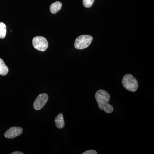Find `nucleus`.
<instances>
[{"instance_id": "obj_1", "label": "nucleus", "mask_w": 154, "mask_h": 154, "mask_svg": "<svg viewBox=\"0 0 154 154\" xmlns=\"http://www.w3.org/2000/svg\"><path fill=\"white\" fill-rule=\"evenodd\" d=\"M95 98L98 106L101 110H104L107 113L113 112V107L108 103L110 100V95L107 91L103 90H99L95 94Z\"/></svg>"}, {"instance_id": "obj_2", "label": "nucleus", "mask_w": 154, "mask_h": 154, "mask_svg": "<svg viewBox=\"0 0 154 154\" xmlns=\"http://www.w3.org/2000/svg\"><path fill=\"white\" fill-rule=\"evenodd\" d=\"M123 87L128 91L134 92L138 88V83L137 80L132 75H125L122 80Z\"/></svg>"}, {"instance_id": "obj_3", "label": "nucleus", "mask_w": 154, "mask_h": 154, "mask_svg": "<svg viewBox=\"0 0 154 154\" xmlns=\"http://www.w3.org/2000/svg\"><path fill=\"white\" fill-rule=\"evenodd\" d=\"M93 39V37L90 35H81L76 39L74 43L75 47L78 49L87 48L91 44Z\"/></svg>"}, {"instance_id": "obj_4", "label": "nucleus", "mask_w": 154, "mask_h": 154, "mask_svg": "<svg viewBox=\"0 0 154 154\" xmlns=\"http://www.w3.org/2000/svg\"><path fill=\"white\" fill-rule=\"evenodd\" d=\"M32 44L35 49L41 51H46L48 46V42L47 39L41 36L34 37L32 40Z\"/></svg>"}, {"instance_id": "obj_5", "label": "nucleus", "mask_w": 154, "mask_h": 154, "mask_svg": "<svg viewBox=\"0 0 154 154\" xmlns=\"http://www.w3.org/2000/svg\"><path fill=\"white\" fill-rule=\"evenodd\" d=\"M48 99V95L46 94H42L38 95L33 103V107L36 110L41 109L46 103Z\"/></svg>"}, {"instance_id": "obj_6", "label": "nucleus", "mask_w": 154, "mask_h": 154, "mask_svg": "<svg viewBox=\"0 0 154 154\" xmlns=\"http://www.w3.org/2000/svg\"><path fill=\"white\" fill-rule=\"evenodd\" d=\"M23 132V129L19 127H13L9 128L5 133V137L8 139H13L20 135Z\"/></svg>"}, {"instance_id": "obj_7", "label": "nucleus", "mask_w": 154, "mask_h": 154, "mask_svg": "<svg viewBox=\"0 0 154 154\" xmlns=\"http://www.w3.org/2000/svg\"><path fill=\"white\" fill-rule=\"evenodd\" d=\"M55 124L57 127L60 129L63 128L65 125L63 116L62 113H60L56 117L55 119Z\"/></svg>"}, {"instance_id": "obj_8", "label": "nucleus", "mask_w": 154, "mask_h": 154, "mask_svg": "<svg viewBox=\"0 0 154 154\" xmlns=\"http://www.w3.org/2000/svg\"><path fill=\"white\" fill-rule=\"evenodd\" d=\"M62 4L59 2L53 3L50 7L51 12L53 14H55L61 9Z\"/></svg>"}, {"instance_id": "obj_9", "label": "nucleus", "mask_w": 154, "mask_h": 154, "mask_svg": "<svg viewBox=\"0 0 154 154\" xmlns=\"http://www.w3.org/2000/svg\"><path fill=\"white\" fill-rule=\"evenodd\" d=\"M8 72V68L6 65L3 60L0 58V75H6Z\"/></svg>"}, {"instance_id": "obj_10", "label": "nucleus", "mask_w": 154, "mask_h": 154, "mask_svg": "<svg viewBox=\"0 0 154 154\" xmlns=\"http://www.w3.org/2000/svg\"><path fill=\"white\" fill-rule=\"evenodd\" d=\"M7 33V27L5 23L0 22V38H4L5 37Z\"/></svg>"}, {"instance_id": "obj_11", "label": "nucleus", "mask_w": 154, "mask_h": 154, "mask_svg": "<svg viewBox=\"0 0 154 154\" xmlns=\"http://www.w3.org/2000/svg\"><path fill=\"white\" fill-rule=\"evenodd\" d=\"M95 0H83V5L86 8H91Z\"/></svg>"}, {"instance_id": "obj_12", "label": "nucleus", "mask_w": 154, "mask_h": 154, "mask_svg": "<svg viewBox=\"0 0 154 154\" xmlns=\"http://www.w3.org/2000/svg\"><path fill=\"white\" fill-rule=\"evenodd\" d=\"M83 154H97L98 153L95 150H89L83 152Z\"/></svg>"}, {"instance_id": "obj_13", "label": "nucleus", "mask_w": 154, "mask_h": 154, "mask_svg": "<svg viewBox=\"0 0 154 154\" xmlns=\"http://www.w3.org/2000/svg\"><path fill=\"white\" fill-rule=\"evenodd\" d=\"M12 154H24L23 153H22V152H19V151H16L12 153H11Z\"/></svg>"}]
</instances>
